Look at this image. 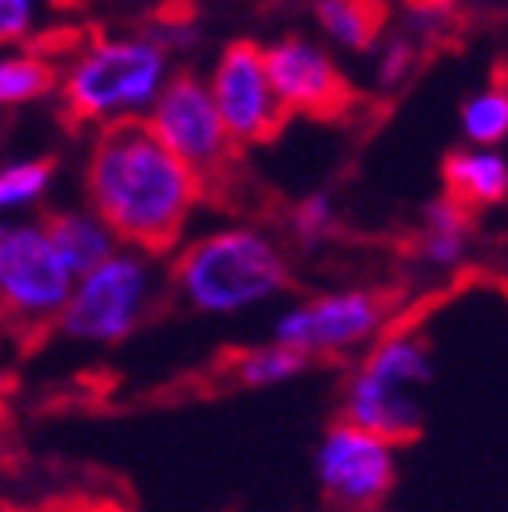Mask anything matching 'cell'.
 <instances>
[{
    "label": "cell",
    "mask_w": 508,
    "mask_h": 512,
    "mask_svg": "<svg viewBox=\"0 0 508 512\" xmlns=\"http://www.w3.org/2000/svg\"><path fill=\"white\" fill-rule=\"evenodd\" d=\"M447 22H450V15L443 4H436V0H418V4L407 11V37L421 44V40L432 37V33L447 30Z\"/></svg>",
    "instance_id": "cell-25"
},
{
    "label": "cell",
    "mask_w": 508,
    "mask_h": 512,
    "mask_svg": "<svg viewBox=\"0 0 508 512\" xmlns=\"http://www.w3.org/2000/svg\"><path fill=\"white\" fill-rule=\"evenodd\" d=\"M146 33L157 40L171 59L189 55V51L200 48V26L189 19H160V22H153V26H146Z\"/></svg>",
    "instance_id": "cell-24"
},
{
    "label": "cell",
    "mask_w": 508,
    "mask_h": 512,
    "mask_svg": "<svg viewBox=\"0 0 508 512\" xmlns=\"http://www.w3.org/2000/svg\"><path fill=\"white\" fill-rule=\"evenodd\" d=\"M55 189V164L44 157H19L0 164V222L22 218Z\"/></svg>",
    "instance_id": "cell-19"
},
{
    "label": "cell",
    "mask_w": 508,
    "mask_h": 512,
    "mask_svg": "<svg viewBox=\"0 0 508 512\" xmlns=\"http://www.w3.org/2000/svg\"><path fill=\"white\" fill-rule=\"evenodd\" d=\"M360 371L381 378V382L421 393L436 375V360H432L429 342L418 331H381L367 349H363Z\"/></svg>",
    "instance_id": "cell-13"
},
{
    "label": "cell",
    "mask_w": 508,
    "mask_h": 512,
    "mask_svg": "<svg viewBox=\"0 0 508 512\" xmlns=\"http://www.w3.org/2000/svg\"><path fill=\"white\" fill-rule=\"evenodd\" d=\"M313 473L323 498L342 512L381 509L400 476V454L392 440L338 418L316 444Z\"/></svg>",
    "instance_id": "cell-7"
},
{
    "label": "cell",
    "mask_w": 508,
    "mask_h": 512,
    "mask_svg": "<svg viewBox=\"0 0 508 512\" xmlns=\"http://www.w3.org/2000/svg\"><path fill=\"white\" fill-rule=\"evenodd\" d=\"M40 222L48 229L51 244L59 247V255L66 258V266L77 276L95 269L98 262H106L120 247L117 233H113L88 204L59 207V211H51V215L40 218Z\"/></svg>",
    "instance_id": "cell-14"
},
{
    "label": "cell",
    "mask_w": 508,
    "mask_h": 512,
    "mask_svg": "<svg viewBox=\"0 0 508 512\" xmlns=\"http://www.w3.org/2000/svg\"><path fill=\"white\" fill-rule=\"evenodd\" d=\"M356 512H385V509H356Z\"/></svg>",
    "instance_id": "cell-26"
},
{
    "label": "cell",
    "mask_w": 508,
    "mask_h": 512,
    "mask_svg": "<svg viewBox=\"0 0 508 512\" xmlns=\"http://www.w3.org/2000/svg\"><path fill=\"white\" fill-rule=\"evenodd\" d=\"M175 59L146 30L124 37H98L80 48L59 73V95L69 117L91 128H113L127 120H146Z\"/></svg>",
    "instance_id": "cell-3"
},
{
    "label": "cell",
    "mask_w": 508,
    "mask_h": 512,
    "mask_svg": "<svg viewBox=\"0 0 508 512\" xmlns=\"http://www.w3.org/2000/svg\"><path fill=\"white\" fill-rule=\"evenodd\" d=\"M313 19L323 44L342 55H367L381 37L374 0H313Z\"/></svg>",
    "instance_id": "cell-16"
},
{
    "label": "cell",
    "mask_w": 508,
    "mask_h": 512,
    "mask_svg": "<svg viewBox=\"0 0 508 512\" xmlns=\"http://www.w3.org/2000/svg\"><path fill=\"white\" fill-rule=\"evenodd\" d=\"M305 371H309V356L276 338L251 345L233 360V382L244 389H280V385L298 382Z\"/></svg>",
    "instance_id": "cell-18"
},
{
    "label": "cell",
    "mask_w": 508,
    "mask_h": 512,
    "mask_svg": "<svg viewBox=\"0 0 508 512\" xmlns=\"http://www.w3.org/2000/svg\"><path fill=\"white\" fill-rule=\"evenodd\" d=\"M77 273L40 218L0 222V316L26 331L55 327Z\"/></svg>",
    "instance_id": "cell-5"
},
{
    "label": "cell",
    "mask_w": 508,
    "mask_h": 512,
    "mask_svg": "<svg viewBox=\"0 0 508 512\" xmlns=\"http://www.w3.org/2000/svg\"><path fill=\"white\" fill-rule=\"evenodd\" d=\"M472 247V211L461 207L443 193L440 200H429L425 215H421V237L418 255L421 262L436 273H450L469 258Z\"/></svg>",
    "instance_id": "cell-15"
},
{
    "label": "cell",
    "mask_w": 508,
    "mask_h": 512,
    "mask_svg": "<svg viewBox=\"0 0 508 512\" xmlns=\"http://www.w3.org/2000/svg\"><path fill=\"white\" fill-rule=\"evenodd\" d=\"M338 229H342V211H338L331 193H309L287 215V237L302 251L323 247L327 240L338 237Z\"/></svg>",
    "instance_id": "cell-21"
},
{
    "label": "cell",
    "mask_w": 508,
    "mask_h": 512,
    "mask_svg": "<svg viewBox=\"0 0 508 512\" xmlns=\"http://www.w3.org/2000/svg\"><path fill=\"white\" fill-rule=\"evenodd\" d=\"M204 178L186 168L142 120L98 128L84 160V204L124 247L167 255L182 244Z\"/></svg>",
    "instance_id": "cell-1"
},
{
    "label": "cell",
    "mask_w": 508,
    "mask_h": 512,
    "mask_svg": "<svg viewBox=\"0 0 508 512\" xmlns=\"http://www.w3.org/2000/svg\"><path fill=\"white\" fill-rule=\"evenodd\" d=\"M164 269L157 255L120 244L106 262L77 276L62 306L55 331L73 345L109 349L146 324L149 309L164 291Z\"/></svg>",
    "instance_id": "cell-4"
},
{
    "label": "cell",
    "mask_w": 508,
    "mask_h": 512,
    "mask_svg": "<svg viewBox=\"0 0 508 512\" xmlns=\"http://www.w3.org/2000/svg\"><path fill=\"white\" fill-rule=\"evenodd\" d=\"M342 418L367 429V433L385 436L392 444H403V440H414L421 433L425 407H421L418 393L396 389V385L381 382V378L356 367L342 389Z\"/></svg>",
    "instance_id": "cell-11"
},
{
    "label": "cell",
    "mask_w": 508,
    "mask_h": 512,
    "mask_svg": "<svg viewBox=\"0 0 508 512\" xmlns=\"http://www.w3.org/2000/svg\"><path fill=\"white\" fill-rule=\"evenodd\" d=\"M389 309L385 298L367 287H338L298 298L273 316L276 342L291 345L302 356H349L360 353L385 331Z\"/></svg>",
    "instance_id": "cell-6"
},
{
    "label": "cell",
    "mask_w": 508,
    "mask_h": 512,
    "mask_svg": "<svg viewBox=\"0 0 508 512\" xmlns=\"http://www.w3.org/2000/svg\"><path fill=\"white\" fill-rule=\"evenodd\" d=\"M142 124L200 178L218 175L236 149L218 117L207 77L193 69H175Z\"/></svg>",
    "instance_id": "cell-8"
},
{
    "label": "cell",
    "mask_w": 508,
    "mask_h": 512,
    "mask_svg": "<svg viewBox=\"0 0 508 512\" xmlns=\"http://www.w3.org/2000/svg\"><path fill=\"white\" fill-rule=\"evenodd\" d=\"M447 197L461 207H498L508 200V157L490 146H461L443 164Z\"/></svg>",
    "instance_id": "cell-12"
},
{
    "label": "cell",
    "mask_w": 508,
    "mask_h": 512,
    "mask_svg": "<svg viewBox=\"0 0 508 512\" xmlns=\"http://www.w3.org/2000/svg\"><path fill=\"white\" fill-rule=\"evenodd\" d=\"M269 84L284 113H305V117H327L342 109L349 95V80L342 66L334 62V51L313 37H280L262 48Z\"/></svg>",
    "instance_id": "cell-10"
},
{
    "label": "cell",
    "mask_w": 508,
    "mask_h": 512,
    "mask_svg": "<svg viewBox=\"0 0 508 512\" xmlns=\"http://www.w3.org/2000/svg\"><path fill=\"white\" fill-rule=\"evenodd\" d=\"M418 51L421 44L411 40L407 33H396V37H378L367 55H371V84L378 91H400L407 80H411L414 66H418Z\"/></svg>",
    "instance_id": "cell-22"
},
{
    "label": "cell",
    "mask_w": 508,
    "mask_h": 512,
    "mask_svg": "<svg viewBox=\"0 0 508 512\" xmlns=\"http://www.w3.org/2000/svg\"><path fill=\"white\" fill-rule=\"evenodd\" d=\"M167 287L189 313L236 320L287 295L291 258L287 247L262 226H211L175 247Z\"/></svg>",
    "instance_id": "cell-2"
},
{
    "label": "cell",
    "mask_w": 508,
    "mask_h": 512,
    "mask_svg": "<svg viewBox=\"0 0 508 512\" xmlns=\"http://www.w3.org/2000/svg\"><path fill=\"white\" fill-rule=\"evenodd\" d=\"M44 0H0V48H19L40 26Z\"/></svg>",
    "instance_id": "cell-23"
},
{
    "label": "cell",
    "mask_w": 508,
    "mask_h": 512,
    "mask_svg": "<svg viewBox=\"0 0 508 512\" xmlns=\"http://www.w3.org/2000/svg\"><path fill=\"white\" fill-rule=\"evenodd\" d=\"M458 128L465 146L501 149L508 142V84H487L472 91L458 109Z\"/></svg>",
    "instance_id": "cell-20"
},
{
    "label": "cell",
    "mask_w": 508,
    "mask_h": 512,
    "mask_svg": "<svg viewBox=\"0 0 508 512\" xmlns=\"http://www.w3.org/2000/svg\"><path fill=\"white\" fill-rule=\"evenodd\" d=\"M207 88L233 146H258L284 124V106L269 84L265 55L251 40H233L207 69Z\"/></svg>",
    "instance_id": "cell-9"
},
{
    "label": "cell",
    "mask_w": 508,
    "mask_h": 512,
    "mask_svg": "<svg viewBox=\"0 0 508 512\" xmlns=\"http://www.w3.org/2000/svg\"><path fill=\"white\" fill-rule=\"evenodd\" d=\"M59 88V73L44 55L26 48H0V109L30 106Z\"/></svg>",
    "instance_id": "cell-17"
}]
</instances>
